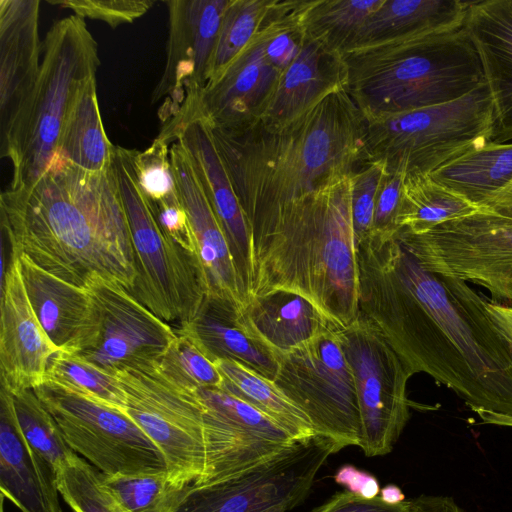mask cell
Segmentation results:
<instances>
[{
    "instance_id": "10",
    "label": "cell",
    "mask_w": 512,
    "mask_h": 512,
    "mask_svg": "<svg viewBox=\"0 0 512 512\" xmlns=\"http://www.w3.org/2000/svg\"><path fill=\"white\" fill-rule=\"evenodd\" d=\"M339 330L276 356L279 366L274 382L306 414L315 433L341 450L359 446L361 419L355 378Z\"/></svg>"
},
{
    "instance_id": "27",
    "label": "cell",
    "mask_w": 512,
    "mask_h": 512,
    "mask_svg": "<svg viewBox=\"0 0 512 512\" xmlns=\"http://www.w3.org/2000/svg\"><path fill=\"white\" fill-rule=\"evenodd\" d=\"M239 312L229 302L206 297L195 318L176 329L188 335L213 363L234 360L274 381L277 358L246 331Z\"/></svg>"
},
{
    "instance_id": "48",
    "label": "cell",
    "mask_w": 512,
    "mask_h": 512,
    "mask_svg": "<svg viewBox=\"0 0 512 512\" xmlns=\"http://www.w3.org/2000/svg\"><path fill=\"white\" fill-rule=\"evenodd\" d=\"M410 512H464L451 497L421 495L411 500Z\"/></svg>"
},
{
    "instance_id": "25",
    "label": "cell",
    "mask_w": 512,
    "mask_h": 512,
    "mask_svg": "<svg viewBox=\"0 0 512 512\" xmlns=\"http://www.w3.org/2000/svg\"><path fill=\"white\" fill-rule=\"evenodd\" d=\"M33 311L58 350L79 353L94 329V303L87 289L70 284L18 255Z\"/></svg>"
},
{
    "instance_id": "5",
    "label": "cell",
    "mask_w": 512,
    "mask_h": 512,
    "mask_svg": "<svg viewBox=\"0 0 512 512\" xmlns=\"http://www.w3.org/2000/svg\"><path fill=\"white\" fill-rule=\"evenodd\" d=\"M339 56L343 85L363 118L450 102L485 83L464 25L349 48Z\"/></svg>"
},
{
    "instance_id": "30",
    "label": "cell",
    "mask_w": 512,
    "mask_h": 512,
    "mask_svg": "<svg viewBox=\"0 0 512 512\" xmlns=\"http://www.w3.org/2000/svg\"><path fill=\"white\" fill-rule=\"evenodd\" d=\"M428 175L482 208L512 182V142H489L473 148Z\"/></svg>"
},
{
    "instance_id": "46",
    "label": "cell",
    "mask_w": 512,
    "mask_h": 512,
    "mask_svg": "<svg viewBox=\"0 0 512 512\" xmlns=\"http://www.w3.org/2000/svg\"><path fill=\"white\" fill-rule=\"evenodd\" d=\"M411 500L389 504L380 496L372 499L362 498L345 491L332 496L314 512H410Z\"/></svg>"
},
{
    "instance_id": "16",
    "label": "cell",
    "mask_w": 512,
    "mask_h": 512,
    "mask_svg": "<svg viewBox=\"0 0 512 512\" xmlns=\"http://www.w3.org/2000/svg\"><path fill=\"white\" fill-rule=\"evenodd\" d=\"M197 393L203 408L205 468L195 485L231 476L296 442L272 419L221 388H199Z\"/></svg>"
},
{
    "instance_id": "34",
    "label": "cell",
    "mask_w": 512,
    "mask_h": 512,
    "mask_svg": "<svg viewBox=\"0 0 512 512\" xmlns=\"http://www.w3.org/2000/svg\"><path fill=\"white\" fill-rule=\"evenodd\" d=\"M384 0H308L302 12L306 38L327 51L342 53Z\"/></svg>"
},
{
    "instance_id": "33",
    "label": "cell",
    "mask_w": 512,
    "mask_h": 512,
    "mask_svg": "<svg viewBox=\"0 0 512 512\" xmlns=\"http://www.w3.org/2000/svg\"><path fill=\"white\" fill-rule=\"evenodd\" d=\"M480 209L482 208L435 182L429 175H407L403 184L397 226L407 232L421 234Z\"/></svg>"
},
{
    "instance_id": "4",
    "label": "cell",
    "mask_w": 512,
    "mask_h": 512,
    "mask_svg": "<svg viewBox=\"0 0 512 512\" xmlns=\"http://www.w3.org/2000/svg\"><path fill=\"white\" fill-rule=\"evenodd\" d=\"M252 242L249 297L297 293L339 329L358 318L351 175L282 207L252 229Z\"/></svg>"
},
{
    "instance_id": "42",
    "label": "cell",
    "mask_w": 512,
    "mask_h": 512,
    "mask_svg": "<svg viewBox=\"0 0 512 512\" xmlns=\"http://www.w3.org/2000/svg\"><path fill=\"white\" fill-rule=\"evenodd\" d=\"M134 167L139 185L148 201H158L176 191L170 145L165 141L156 137L146 150H135Z\"/></svg>"
},
{
    "instance_id": "26",
    "label": "cell",
    "mask_w": 512,
    "mask_h": 512,
    "mask_svg": "<svg viewBox=\"0 0 512 512\" xmlns=\"http://www.w3.org/2000/svg\"><path fill=\"white\" fill-rule=\"evenodd\" d=\"M239 318L246 331L275 357L339 329L308 299L284 290L250 296Z\"/></svg>"
},
{
    "instance_id": "12",
    "label": "cell",
    "mask_w": 512,
    "mask_h": 512,
    "mask_svg": "<svg viewBox=\"0 0 512 512\" xmlns=\"http://www.w3.org/2000/svg\"><path fill=\"white\" fill-rule=\"evenodd\" d=\"M396 235L428 270L480 285L491 301L512 306V218L482 208L425 233Z\"/></svg>"
},
{
    "instance_id": "18",
    "label": "cell",
    "mask_w": 512,
    "mask_h": 512,
    "mask_svg": "<svg viewBox=\"0 0 512 512\" xmlns=\"http://www.w3.org/2000/svg\"><path fill=\"white\" fill-rule=\"evenodd\" d=\"M40 1L0 0V155L14 154L39 80Z\"/></svg>"
},
{
    "instance_id": "40",
    "label": "cell",
    "mask_w": 512,
    "mask_h": 512,
    "mask_svg": "<svg viewBox=\"0 0 512 512\" xmlns=\"http://www.w3.org/2000/svg\"><path fill=\"white\" fill-rule=\"evenodd\" d=\"M176 330V337L157 359L161 369L173 380L192 389L220 388L222 376L215 363L192 339Z\"/></svg>"
},
{
    "instance_id": "1",
    "label": "cell",
    "mask_w": 512,
    "mask_h": 512,
    "mask_svg": "<svg viewBox=\"0 0 512 512\" xmlns=\"http://www.w3.org/2000/svg\"><path fill=\"white\" fill-rule=\"evenodd\" d=\"M396 233L357 246L359 313L412 375L452 389L484 423L512 426V344L487 299L425 268Z\"/></svg>"
},
{
    "instance_id": "24",
    "label": "cell",
    "mask_w": 512,
    "mask_h": 512,
    "mask_svg": "<svg viewBox=\"0 0 512 512\" xmlns=\"http://www.w3.org/2000/svg\"><path fill=\"white\" fill-rule=\"evenodd\" d=\"M0 488L22 512H63L57 474L26 441L11 393L0 389Z\"/></svg>"
},
{
    "instance_id": "31",
    "label": "cell",
    "mask_w": 512,
    "mask_h": 512,
    "mask_svg": "<svg viewBox=\"0 0 512 512\" xmlns=\"http://www.w3.org/2000/svg\"><path fill=\"white\" fill-rule=\"evenodd\" d=\"M215 365L222 376L221 389L262 412L296 441L316 434L306 414L274 381L234 360H217Z\"/></svg>"
},
{
    "instance_id": "22",
    "label": "cell",
    "mask_w": 512,
    "mask_h": 512,
    "mask_svg": "<svg viewBox=\"0 0 512 512\" xmlns=\"http://www.w3.org/2000/svg\"><path fill=\"white\" fill-rule=\"evenodd\" d=\"M177 141L187 152L222 226L232 258L249 297L252 282V232L228 173L203 118L180 124L169 144Z\"/></svg>"
},
{
    "instance_id": "17",
    "label": "cell",
    "mask_w": 512,
    "mask_h": 512,
    "mask_svg": "<svg viewBox=\"0 0 512 512\" xmlns=\"http://www.w3.org/2000/svg\"><path fill=\"white\" fill-rule=\"evenodd\" d=\"M94 303V329L88 345L75 353L114 374L124 365L158 359L176 330L124 287L101 278L87 287Z\"/></svg>"
},
{
    "instance_id": "50",
    "label": "cell",
    "mask_w": 512,
    "mask_h": 512,
    "mask_svg": "<svg viewBox=\"0 0 512 512\" xmlns=\"http://www.w3.org/2000/svg\"><path fill=\"white\" fill-rule=\"evenodd\" d=\"M482 208L512 218V182L488 199Z\"/></svg>"
},
{
    "instance_id": "21",
    "label": "cell",
    "mask_w": 512,
    "mask_h": 512,
    "mask_svg": "<svg viewBox=\"0 0 512 512\" xmlns=\"http://www.w3.org/2000/svg\"><path fill=\"white\" fill-rule=\"evenodd\" d=\"M0 379L10 393L33 389L45 380L50 357L58 351L28 299L18 255L0 287Z\"/></svg>"
},
{
    "instance_id": "23",
    "label": "cell",
    "mask_w": 512,
    "mask_h": 512,
    "mask_svg": "<svg viewBox=\"0 0 512 512\" xmlns=\"http://www.w3.org/2000/svg\"><path fill=\"white\" fill-rule=\"evenodd\" d=\"M464 28L493 101L491 142H512V0L470 1Z\"/></svg>"
},
{
    "instance_id": "3",
    "label": "cell",
    "mask_w": 512,
    "mask_h": 512,
    "mask_svg": "<svg viewBox=\"0 0 512 512\" xmlns=\"http://www.w3.org/2000/svg\"><path fill=\"white\" fill-rule=\"evenodd\" d=\"M210 129L251 232L366 161L363 116L344 85L288 121L256 117Z\"/></svg>"
},
{
    "instance_id": "11",
    "label": "cell",
    "mask_w": 512,
    "mask_h": 512,
    "mask_svg": "<svg viewBox=\"0 0 512 512\" xmlns=\"http://www.w3.org/2000/svg\"><path fill=\"white\" fill-rule=\"evenodd\" d=\"M340 451L313 435L217 481L192 484L175 512H287L308 496L327 458Z\"/></svg>"
},
{
    "instance_id": "39",
    "label": "cell",
    "mask_w": 512,
    "mask_h": 512,
    "mask_svg": "<svg viewBox=\"0 0 512 512\" xmlns=\"http://www.w3.org/2000/svg\"><path fill=\"white\" fill-rule=\"evenodd\" d=\"M60 495L74 512H121L101 483V472L83 458L57 471Z\"/></svg>"
},
{
    "instance_id": "44",
    "label": "cell",
    "mask_w": 512,
    "mask_h": 512,
    "mask_svg": "<svg viewBox=\"0 0 512 512\" xmlns=\"http://www.w3.org/2000/svg\"><path fill=\"white\" fill-rule=\"evenodd\" d=\"M148 202L163 233L197 259L188 216L178 190L158 201Z\"/></svg>"
},
{
    "instance_id": "9",
    "label": "cell",
    "mask_w": 512,
    "mask_h": 512,
    "mask_svg": "<svg viewBox=\"0 0 512 512\" xmlns=\"http://www.w3.org/2000/svg\"><path fill=\"white\" fill-rule=\"evenodd\" d=\"M126 396L125 413L163 454L173 479L194 484L205 468L203 408L197 390L179 384L157 359L116 371Z\"/></svg>"
},
{
    "instance_id": "49",
    "label": "cell",
    "mask_w": 512,
    "mask_h": 512,
    "mask_svg": "<svg viewBox=\"0 0 512 512\" xmlns=\"http://www.w3.org/2000/svg\"><path fill=\"white\" fill-rule=\"evenodd\" d=\"M487 310L498 328L512 344V306L486 301Z\"/></svg>"
},
{
    "instance_id": "20",
    "label": "cell",
    "mask_w": 512,
    "mask_h": 512,
    "mask_svg": "<svg viewBox=\"0 0 512 512\" xmlns=\"http://www.w3.org/2000/svg\"><path fill=\"white\" fill-rule=\"evenodd\" d=\"M177 190L187 213L206 297L226 301L239 311L248 301L228 241L185 149L170 145Z\"/></svg>"
},
{
    "instance_id": "29",
    "label": "cell",
    "mask_w": 512,
    "mask_h": 512,
    "mask_svg": "<svg viewBox=\"0 0 512 512\" xmlns=\"http://www.w3.org/2000/svg\"><path fill=\"white\" fill-rule=\"evenodd\" d=\"M469 3L460 0H384L346 49L397 37L454 31L463 27Z\"/></svg>"
},
{
    "instance_id": "28",
    "label": "cell",
    "mask_w": 512,
    "mask_h": 512,
    "mask_svg": "<svg viewBox=\"0 0 512 512\" xmlns=\"http://www.w3.org/2000/svg\"><path fill=\"white\" fill-rule=\"evenodd\" d=\"M338 54L306 38L294 61L281 72L260 118L284 122L295 118L343 85Z\"/></svg>"
},
{
    "instance_id": "41",
    "label": "cell",
    "mask_w": 512,
    "mask_h": 512,
    "mask_svg": "<svg viewBox=\"0 0 512 512\" xmlns=\"http://www.w3.org/2000/svg\"><path fill=\"white\" fill-rule=\"evenodd\" d=\"M385 172L383 162L366 160L351 175V211L357 246L372 232L377 192Z\"/></svg>"
},
{
    "instance_id": "35",
    "label": "cell",
    "mask_w": 512,
    "mask_h": 512,
    "mask_svg": "<svg viewBox=\"0 0 512 512\" xmlns=\"http://www.w3.org/2000/svg\"><path fill=\"white\" fill-rule=\"evenodd\" d=\"M101 483L121 512H175L192 485L173 479L168 471L101 472Z\"/></svg>"
},
{
    "instance_id": "38",
    "label": "cell",
    "mask_w": 512,
    "mask_h": 512,
    "mask_svg": "<svg viewBox=\"0 0 512 512\" xmlns=\"http://www.w3.org/2000/svg\"><path fill=\"white\" fill-rule=\"evenodd\" d=\"M268 4L269 0H229L211 59L208 82L219 77L248 46Z\"/></svg>"
},
{
    "instance_id": "14",
    "label": "cell",
    "mask_w": 512,
    "mask_h": 512,
    "mask_svg": "<svg viewBox=\"0 0 512 512\" xmlns=\"http://www.w3.org/2000/svg\"><path fill=\"white\" fill-rule=\"evenodd\" d=\"M338 334L355 378L361 419L359 447L368 457L386 455L410 417L406 387L412 374L360 313Z\"/></svg>"
},
{
    "instance_id": "19",
    "label": "cell",
    "mask_w": 512,
    "mask_h": 512,
    "mask_svg": "<svg viewBox=\"0 0 512 512\" xmlns=\"http://www.w3.org/2000/svg\"><path fill=\"white\" fill-rule=\"evenodd\" d=\"M280 74L267 59L262 37L256 32L243 52L157 137L168 142L180 124L196 118L205 119L212 127H231L259 117Z\"/></svg>"
},
{
    "instance_id": "8",
    "label": "cell",
    "mask_w": 512,
    "mask_h": 512,
    "mask_svg": "<svg viewBox=\"0 0 512 512\" xmlns=\"http://www.w3.org/2000/svg\"><path fill=\"white\" fill-rule=\"evenodd\" d=\"M134 152L115 146L112 158L137 271L131 293L157 317L180 327L195 318L206 298L202 271L197 259L161 230L139 185Z\"/></svg>"
},
{
    "instance_id": "7",
    "label": "cell",
    "mask_w": 512,
    "mask_h": 512,
    "mask_svg": "<svg viewBox=\"0 0 512 512\" xmlns=\"http://www.w3.org/2000/svg\"><path fill=\"white\" fill-rule=\"evenodd\" d=\"M36 90L10 161V189L29 188L46 172L58 151L68 114L100 64L98 45L83 18L55 21L42 46Z\"/></svg>"
},
{
    "instance_id": "36",
    "label": "cell",
    "mask_w": 512,
    "mask_h": 512,
    "mask_svg": "<svg viewBox=\"0 0 512 512\" xmlns=\"http://www.w3.org/2000/svg\"><path fill=\"white\" fill-rule=\"evenodd\" d=\"M19 427L28 444L57 471L78 455L33 389L11 393Z\"/></svg>"
},
{
    "instance_id": "47",
    "label": "cell",
    "mask_w": 512,
    "mask_h": 512,
    "mask_svg": "<svg viewBox=\"0 0 512 512\" xmlns=\"http://www.w3.org/2000/svg\"><path fill=\"white\" fill-rule=\"evenodd\" d=\"M334 479L336 483L343 485L348 492L362 498L372 499L380 493V485L374 475L350 464L340 467Z\"/></svg>"
},
{
    "instance_id": "15",
    "label": "cell",
    "mask_w": 512,
    "mask_h": 512,
    "mask_svg": "<svg viewBox=\"0 0 512 512\" xmlns=\"http://www.w3.org/2000/svg\"><path fill=\"white\" fill-rule=\"evenodd\" d=\"M162 77L152 93L162 127L176 121L208 82L211 59L229 0H169Z\"/></svg>"
},
{
    "instance_id": "43",
    "label": "cell",
    "mask_w": 512,
    "mask_h": 512,
    "mask_svg": "<svg viewBox=\"0 0 512 512\" xmlns=\"http://www.w3.org/2000/svg\"><path fill=\"white\" fill-rule=\"evenodd\" d=\"M51 5L70 9L81 18L101 20L111 27L131 23L143 16L154 0H48Z\"/></svg>"
},
{
    "instance_id": "51",
    "label": "cell",
    "mask_w": 512,
    "mask_h": 512,
    "mask_svg": "<svg viewBox=\"0 0 512 512\" xmlns=\"http://www.w3.org/2000/svg\"><path fill=\"white\" fill-rule=\"evenodd\" d=\"M380 497L389 504H397L405 501V495L401 489L393 484H389L380 489Z\"/></svg>"
},
{
    "instance_id": "6",
    "label": "cell",
    "mask_w": 512,
    "mask_h": 512,
    "mask_svg": "<svg viewBox=\"0 0 512 512\" xmlns=\"http://www.w3.org/2000/svg\"><path fill=\"white\" fill-rule=\"evenodd\" d=\"M363 122L366 160L383 162L387 172L428 175L492 141L493 101L484 83L450 102Z\"/></svg>"
},
{
    "instance_id": "45",
    "label": "cell",
    "mask_w": 512,
    "mask_h": 512,
    "mask_svg": "<svg viewBox=\"0 0 512 512\" xmlns=\"http://www.w3.org/2000/svg\"><path fill=\"white\" fill-rule=\"evenodd\" d=\"M405 177L402 172L386 171L383 175L377 192L371 234L389 235L399 230L397 216Z\"/></svg>"
},
{
    "instance_id": "2",
    "label": "cell",
    "mask_w": 512,
    "mask_h": 512,
    "mask_svg": "<svg viewBox=\"0 0 512 512\" xmlns=\"http://www.w3.org/2000/svg\"><path fill=\"white\" fill-rule=\"evenodd\" d=\"M0 220L11 252L48 273L84 289L101 278L132 291L134 250L113 163L90 172L56 152L34 185L1 193Z\"/></svg>"
},
{
    "instance_id": "32",
    "label": "cell",
    "mask_w": 512,
    "mask_h": 512,
    "mask_svg": "<svg viewBox=\"0 0 512 512\" xmlns=\"http://www.w3.org/2000/svg\"><path fill=\"white\" fill-rule=\"evenodd\" d=\"M114 148L102 123L94 76L82 87L68 114L57 152L81 169L101 172L112 164Z\"/></svg>"
},
{
    "instance_id": "13",
    "label": "cell",
    "mask_w": 512,
    "mask_h": 512,
    "mask_svg": "<svg viewBox=\"0 0 512 512\" xmlns=\"http://www.w3.org/2000/svg\"><path fill=\"white\" fill-rule=\"evenodd\" d=\"M33 390L68 445L103 474L168 471L161 451L124 411L48 381Z\"/></svg>"
},
{
    "instance_id": "37",
    "label": "cell",
    "mask_w": 512,
    "mask_h": 512,
    "mask_svg": "<svg viewBox=\"0 0 512 512\" xmlns=\"http://www.w3.org/2000/svg\"><path fill=\"white\" fill-rule=\"evenodd\" d=\"M44 381L125 412L126 396L117 377L75 353L62 350L55 352L49 359Z\"/></svg>"
}]
</instances>
